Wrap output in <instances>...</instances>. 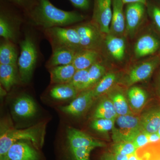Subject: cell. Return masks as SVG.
<instances>
[{
	"label": "cell",
	"instance_id": "d6a6232c",
	"mask_svg": "<svg viewBox=\"0 0 160 160\" xmlns=\"http://www.w3.org/2000/svg\"><path fill=\"white\" fill-rule=\"evenodd\" d=\"M147 12L152 22L160 32V5L156 3H148Z\"/></svg>",
	"mask_w": 160,
	"mask_h": 160
},
{
	"label": "cell",
	"instance_id": "5b68a950",
	"mask_svg": "<svg viewBox=\"0 0 160 160\" xmlns=\"http://www.w3.org/2000/svg\"><path fill=\"white\" fill-rule=\"evenodd\" d=\"M45 33L52 49L66 47L80 51L81 46L79 37L74 27H55L45 29Z\"/></svg>",
	"mask_w": 160,
	"mask_h": 160
},
{
	"label": "cell",
	"instance_id": "f1b7e54d",
	"mask_svg": "<svg viewBox=\"0 0 160 160\" xmlns=\"http://www.w3.org/2000/svg\"><path fill=\"white\" fill-rule=\"evenodd\" d=\"M69 83L79 92L89 89L88 69L77 70Z\"/></svg>",
	"mask_w": 160,
	"mask_h": 160
},
{
	"label": "cell",
	"instance_id": "7bdbcfd3",
	"mask_svg": "<svg viewBox=\"0 0 160 160\" xmlns=\"http://www.w3.org/2000/svg\"><path fill=\"white\" fill-rule=\"evenodd\" d=\"M158 134L160 136V128L159 129L158 131Z\"/></svg>",
	"mask_w": 160,
	"mask_h": 160
},
{
	"label": "cell",
	"instance_id": "9a60e30c",
	"mask_svg": "<svg viewBox=\"0 0 160 160\" xmlns=\"http://www.w3.org/2000/svg\"><path fill=\"white\" fill-rule=\"evenodd\" d=\"M121 0H112V12L109 34L122 37L126 32V19Z\"/></svg>",
	"mask_w": 160,
	"mask_h": 160
},
{
	"label": "cell",
	"instance_id": "2e32d148",
	"mask_svg": "<svg viewBox=\"0 0 160 160\" xmlns=\"http://www.w3.org/2000/svg\"><path fill=\"white\" fill-rule=\"evenodd\" d=\"M52 49V54L46 63V66L49 69L72 64L76 55L79 51L66 47H58Z\"/></svg>",
	"mask_w": 160,
	"mask_h": 160
},
{
	"label": "cell",
	"instance_id": "4316f807",
	"mask_svg": "<svg viewBox=\"0 0 160 160\" xmlns=\"http://www.w3.org/2000/svg\"><path fill=\"white\" fill-rule=\"evenodd\" d=\"M117 79V76L114 72L106 73L92 89L94 98L98 97L108 91L114 85Z\"/></svg>",
	"mask_w": 160,
	"mask_h": 160
},
{
	"label": "cell",
	"instance_id": "52a82bcc",
	"mask_svg": "<svg viewBox=\"0 0 160 160\" xmlns=\"http://www.w3.org/2000/svg\"><path fill=\"white\" fill-rule=\"evenodd\" d=\"M112 12V0H94L91 22L103 35L110 32Z\"/></svg>",
	"mask_w": 160,
	"mask_h": 160
},
{
	"label": "cell",
	"instance_id": "8fae6325",
	"mask_svg": "<svg viewBox=\"0 0 160 160\" xmlns=\"http://www.w3.org/2000/svg\"><path fill=\"white\" fill-rule=\"evenodd\" d=\"M21 20L9 12L1 11L0 13V36L4 40L14 43L19 30Z\"/></svg>",
	"mask_w": 160,
	"mask_h": 160
},
{
	"label": "cell",
	"instance_id": "f546056e",
	"mask_svg": "<svg viewBox=\"0 0 160 160\" xmlns=\"http://www.w3.org/2000/svg\"><path fill=\"white\" fill-rule=\"evenodd\" d=\"M106 69L105 66L98 62L93 64L88 69L89 78V88L98 82L106 74Z\"/></svg>",
	"mask_w": 160,
	"mask_h": 160
},
{
	"label": "cell",
	"instance_id": "83f0119b",
	"mask_svg": "<svg viewBox=\"0 0 160 160\" xmlns=\"http://www.w3.org/2000/svg\"><path fill=\"white\" fill-rule=\"evenodd\" d=\"M109 97L118 116L132 114L126 98L122 93L116 92L111 94Z\"/></svg>",
	"mask_w": 160,
	"mask_h": 160
},
{
	"label": "cell",
	"instance_id": "8d00e7d4",
	"mask_svg": "<svg viewBox=\"0 0 160 160\" xmlns=\"http://www.w3.org/2000/svg\"><path fill=\"white\" fill-rule=\"evenodd\" d=\"M76 8L82 9L87 10L90 6L89 0H69Z\"/></svg>",
	"mask_w": 160,
	"mask_h": 160
},
{
	"label": "cell",
	"instance_id": "8992f818",
	"mask_svg": "<svg viewBox=\"0 0 160 160\" xmlns=\"http://www.w3.org/2000/svg\"><path fill=\"white\" fill-rule=\"evenodd\" d=\"M74 27L78 32L82 49L99 52L103 42V35L91 21Z\"/></svg>",
	"mask_w": 160,
	"mask_h": 160
},
{
	"label": "cell",
	"instance_id": "836d02e7",
	"mask_svg": "<svg viewBox=\"0 0 160 160\" xmlns=\"http://www.w3.org/2000/svg\"><path fill=\"white\" fill-rule=\"evenodd\" d=\"M137 149L132 142L116 143L113 146V153L129 155L136 152Z\"/></svg>",
	"mask_w": 160,
	"mask_h": 160
},
{
	"label": "cell",
	"instance_id": "7c38bea8",
	"mask_svg": "<svg viewBox=\"0 0 160 160\" xmlns=\"http://www.w3.org/2000/svg\"><path fill=\"white\" fill-rule=\"evenodd\" d=\"M69 149L80 147H104L106 144L83 132L69 127L67 130Z\"/></svg>",
	"mask_w": 160,
	"mask_h": 160
},
{
	"label": "cell",
	"instance_id": "60d3db41",
	"mask_svg": "<svg viewBox=\"0 0 160 160\" xmlns=\"http://www.w3.org/2000/svg\"><path fill=\"white\" fill-rule=\"evenodd\" d=\"M115 160H128V155H125L118 153H113Z\"/></svg>",
	"mask_w": 160,
	"mask_h": 160
},
{
	"label": "cell",
	"instance_id": "d590c367",
	"mask_svg": "<svg viewBox=\"0 0 160 160\" xmlns=\"http://www.w3.org/2000/svg\"><path fill=\"white\" fill-rule=\"evenodd\" d=\"M149 135L146 132H141L132 142L137 149H139L149 143Z\"/></svg>",
	"mask_w": 160,
	"mask_h": 160
},
{
	"label": "cell",
	"instance_id": "6da1fadb",
	"mask_svg": "<svg viewBox=\"0 0 160 160\" xmlns=\"http://www.w3.org/2000/svg\"><path fill=\"white\" fill-rule=\"evenodd\" d=\"M27 13L33 25L45 29L81 22L86 18L78 12L58 9L49 0H37L35 6Z\"/></svg>",
	"mask_w": 160,
	"mask_h": 160
},
{
	"label": "cell",
	"instance_id": "4dcf8cb0",
	"mask_svg": "<svg viewBox=\"0 0 160 160\" xmlns=\"http://www.w3.org/2000/svg\"><path fill=\"white\" fill-rule=\"evenodd\" d=\"M115 120L105 118L94 119L91 123L92 129L100 132H108L112 130L114 127Z\"/></svg>",
	"mask_w": 160,
	"mask_h": 160
},
{
	"label": "cell",
	"instance_id": "5bb4252c",
	"mask_svg": "<svg viewBox=\"0 0 160 160\" xmlns=\"http://www.w3.org/2000/svg\"><path fill=\"white\" fill-rule=\"evenodd\" d=\"M160 48L159 38L154 35L147 33L140 37L135 44V56L137 58L145 57L154 54Z\"/></svg>",
	"mask_w": 160,
	"mask_h": 160
},
{
	"label": "cell",
	"instance_id": "ffe728a7",
	"mask_svg": "<svg viewBox=\"0 0 160 160\" xmlns=\"http://www.w3.org/2000/svg\"><path fill=\"white\" fill-rule=\"evenodd\" d=\"M76 71L72 64L50 68L49 72L51 83L56 85L69 83Z\"/></svg>",
	"mask_w": 160,
	"mask_h": 160
},
{
	"label": "cell",
	"instance_id": "e0dca14e",
	"mask_svg": "<svg viewBox=\"0 0 160 160\" xmlns=\"http://www.w3.org/2000/svg\"><path fill=\"white\" fill-rule=\"evenodd\" d=\"M105 43L107 51L114 59L118 62L123 61L126 49L124 38L109 34L106 36Z\"/></svg>",
	"mask_w": 160,
	"mask_h": 160
},
{
	"label": "cell",
	"instance_id": "ba28073f",
	"mask_svg": "<svg viewBox=\"0 0 160 160\" xmlns=\"http://www.w3.org/2000/svg\"><path fill=\"white\" fill-rule=\"evenodd\" d=\"M147 6L142 3L127 4L125 11L126 33L130 37L134 36L146 16Z\"/></svg>",
	"mask_w": 160,
	"mask_h": 160
},
{
	"label": "cell",
	"instance_id": "277c9868",
	"mask_svg": "<svg viewBox=\"0 0 160 160\" xmlns=\"http://www.w3.org/2000/svg\"><path fill=\"white\" fill-rule=\"evenodd\" d=\"M142 132L141 119L132 114L118 116L112 129L115 143L132 142Z\"/></svg>",
	"mask_w": 160,
	"mask_h": 160
},
{
	"label": "cell",
	"instance_id": "e575fe53",
	"mask_svg": "<svg viewBox=\"0 0 160 160\" xmlns=\"http://www.w3.org/2000/svg\"><path fill=\"white\" fill-rule=\"evenodd\" d=\"M9 1L24 9L27 13L33 8L37 2V0H9Z\"/></svg>",
	"mask_w": 160,
	"mask_h": 160
},
{
	"label": "cell",
	"instance_id": "9c48e42d",
	"mask_svg": "<svg viewBox=\"0 0 160 160\" xmlns=\"http://www.w3.org/2000/svg\"><path fill=\"white\" fill-rule=\"evenodd\" d=\"M160 62V56H156L150 59L140 63L129 72L126 78L127 85L133 84L149 78Z\"/></svg>",
	"mask_w": 160,
	"mask_h": 160
},
{
	"label": "cell",
	"instance_id": "484cf974",
	"mask_svg": "<svg viewBox=\"0 0 160 160\" xmlns=\"http://www.w3.org/2000/svg\"><path fill=\"white\" fill-rule=\"evenodd\" d=\"M127 97L132 109L136 111L142 109L147 101L146 92L142 89L137 86L129 89L127 93Z\"/></svg>",
	"mask_w": 160,
	"mask_h": 160
},
{
	"label": "cell",
	"instance_id": "ab89813d",
	"mask_svg": "<svg viewBox=\"0 0 160 160\" xmlns=\"http://www.w3.org/2000/svg\"><path fill=\"white\" fill-rule=\"evenodd\" d=\"M101 160H115L113 153L106 152L103 155Z\"/></svg>",
	"mask_w": 160,
	"mask_h": 160
},
{
	"label": "cell",
	"instance_id": "7402d4cb",
	"mask_svg": "<svg viewBox=\"0 0 160 160\" xmlns=\"http://www.w3.org/2000/svg\"><path fill=\"white\" fill-rule=\"evenodd\" d=\"M0 82L7 91L18 82V65L0 64Z\"/></svg>",
	"mask_w": 160,
	"mask_h": 160
},
{
	"label": "cell",
	"instance_id": "4fadbf2b",
	"mask_svg": "<svg viewBox=\"0 0 160 160\" xmlns=\"http://www.w3.org/2000/svg\"><path fill=\"white\" fill-rule=\"evenodd\" d=\"M37 151L28 143L19 141L10 147L1 160H39Z\"/></svg>",
	"mask_w": 160,
	"mask_h": 160
},
{
	"label": "cell",
	"instance_id": "f35d334b",
	"mask_svg": "<svg viewBox=\"0 0 160 160\" xmlns=\"http://www.w3.org/2000/svg\"><path fill=\"white\" fill-rule=\"evenodd\" d=\"M124 4H129L134 3H142L147 6L148 2L147 0H121Z\"/></svg>",
	"mask_w": 160,
	"mask_h": 160
},
{
	"label": "cell",
	"instance_id": "ac0fdd59",
	"mask_svg": "<svg viewBox=\"0 0 160 160\" xmlns=\"http://www.w3.org/2000/svg\"><path fill=\"white\" fill-rule=\"evenodd\" d=\"M15 114L21 118H29L34 116L37 111L36 104L31 97L22 96L17 99L13 106Z\"/></svg>",
	"mask_w": 160,
	"mask_h": 160
},
{
	"label": "cell",
	"instance_id": "30bf717a",
	"mask_svg": "<svg viewBox=\"0 0 160 160\" xmlns=\"http://www.w3.org/2000/svg\"><path fill=\"white\" fill-rule=\"evenodd\" d=\"M70 104L61 106L60 110L66 114L78 116L83 114L88 109L95 98L93 89H87L81 92Z\"/></svg>",
	"mask_w": 160,
	"mask_h": 160
},
{
	"label": "cell",
	"instance_id": "cb8c5ba5",
	"mask_svg": "<svg viewBox=\"0 0 160 160\" xmlns=\"http://www.w3.org/2000/svg\"><path fill=\"white\" fill-rule=\"evenodd\" d=\"M78 91L70 83L57 84L50 90L49 94L54 99L66 100L77 96Z\"/></svg>",
	"mask_w": 160,
	"mask_h": 160
},
{
	"label": "cell",
	"instance_id": "d6986e66",
	"mask_svg": "<svg viewBox=\"0 0 160 160\" xmlns=\"http://www.w3.org/2000/svg\"><path fill=\"white\" fill-rule=\"evenodd\" d=\"M99 58L98 51L83 49L78 52L72 64L77 70L87 69L99 62Z\"/></svg>",
	"mask_w": 160,
	"mask_h": 160
},
{
	"label": "cell",
	"instance_id": "44dd1931",
	"mask_svg": "<svg viewBox=\"0 0 160 160\" xmlns=\"http://www.w3.org/2000/svg\"><path fill=\"white\" fill-rule=\"evenodd\" d=\"M140 119L142 132L148 134L158 132L160 128V109L146 112Z\"/></svg>",
	"mask_w": 160,
	"mask_h": 160
},
{
	"label": "cell",
	"instance_id": "d4e9b609",
	"mask_svg": "<svg viewBox=\"0 0 160 160\" xmlns=\"http://www.w3.org/2000/svg\"><path fill=\"white\" fill-rule=\"evenodd\" d=\"M118 114L112 101L110 98H104L97 106L93 113L94 119L105 118L116 120Z\"/></svg>",
	"mask_w": 160,
	"mask_h": 160
},
{
	"label": "cell",
	"instance_id": "1f68e13d",
	"mask_svg": "<svg viewBox=\"0 0 160 160\" xmlns=\"http://www.w3.org/2000/svg\"><path fill=\"white\" fill-rule=\"evenodd\" d=\"M94 149L93 147H80L69 150L73 160H90V153Z\"/></svg>",
	"mask_w": 160,
	"mask_h": 160
},
{
	"label": "cell",
	"instance_id": "603a6c76",
	"mask_svg": "<svg viewBox=\"0 0 160 160\" xmlns=\"http://www.w3.org/2000/svg\"><path fill=\"white\" fill-rule=\"evenodd\" d=\"M18 54L14 43L4 40L0 46V64L18 65Z\"/></svg>",
	"mask_w": 160,
	"mask_h": 160
},
{
	"label": "cell",
	"instance_id": "3957f363",
	"mask_svg": "<svg viewBox=\"0 0 160 160\" xmlns=\"http://www.w3.org/2000/svg\"><path fill=\"white\" fill-rule=\"evenodd\" d=\"M38 58V52L34 40L30 35L26 34L20 42V54L18 59L20 79L23 83H29Z\"/></svg>",
	"mask_w": 160,
	"mask_h": 160
},
{
	"label": "cell",
	"instance_id": "b9f144b4",
	"mask_svg": "<svg viewBox=\"0 0 160 160\" xmlns=\"http://www.w3.org/2000/svg\"><path fill=\"white\" fill-rule=\"evenodd\" d=\"M128 160H141L136 154V152L133 154L129 155H128Z\"/></svg>",
	"mask_w": 160,
	"mask_h": 160
},
{
	"label": "cell",
	"instance_id": "ee69618b",
	"mask_svg": "<svg viewBox=\"0 0 160 160\" xmlns=\"http://www.w3.org/2000/svg\"><path fill=\"white\" fill-rule=\"evenodd\" d=\"M159 90L160 92V79H159Z\"/></svg>",
	"mask_w": 160,
	"mask_h": 160
},
{
	"label": "cell",
	"instance_id": "74e56055",
	"mask_svg": "<svg viewBox=\"0 0 160 160\" xmlns=\"http://www.w3.org/2000/svg\"><path fill=\"white\" fill-rule=\"evenodd\" d=\"M149 143L158 142L160 140V136L158 132L151 133L149 135Z\"/></svg>",
	"mask_w": 160,
	"mask_h": 160
},
{
	"label": "cell",
	"instance_id": "7a4b0ae2",
	"mask_svg": "<svg viewBox=\"0 0 160 160\" xmlns=\"http://www.w3.org/2000/svg\"><path fill=\"white\" fill-rule=\"evenodd\" d=\"M45 125L39 123L25 129L9 128L1 131L0 136V160L6 155L13 144L22 140H28L38 148L42 146L45 135Z\"/></svg>",
	"mask_w": 160,
	"mask_h": 160
},
{
	"label": "cell",
	"instance_id": "f6af8a7d",
	"mask_svg": "<svg viewBox=\"0 0 160 160\" xmlns=\"http://www.w3.org/2000/svg\"><path fill=\"white\" fill-rule=\"evenodd\" d=\"M141 160H142V159H141Z\"/></svg>",
	"mask_w": 160,
	"mask_h": 160
}]
</instances>
